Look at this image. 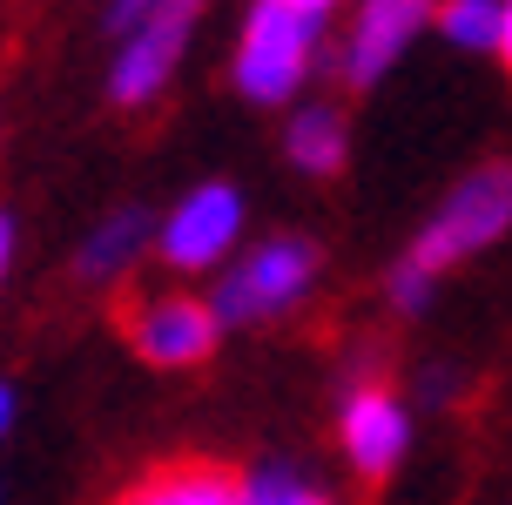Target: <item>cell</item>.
I'll return each mask as SVG.
<instances>
[{
    "label": "cell",
    "mask_w": 512,
    "mask_h": 505,
    "mask_svg": "<svg viewBox=\"0 0 512 505\" xmlns=\"http://www.w3.org/2000/svg\"><path fill=\"white\" fill-rule=\"evenodd\" d=\"M425 14H432V0H364L358 34L344 41V81H351V88H371V81L398 61V48L418 34Z\"/></svg>",
    "instance_id": "7"
},
{
    "label": "cell",
    "mask_w": 512,
    "mask_h": 505,
    "mask_svg": "<svg viewBox=\"0 0 512 505\" xmlns=\"http://www.w3.org/2000/svg\"><path fill=\"white\" fill-rule=\"evenodd\" d=\"M7 256H14V223L0 216V277H7Z\"/></svg>",
    "instance_id": "17"
},
{
    "label": "cell",
    "mask_w": 512,
    "mask_h": 505,
    "mask_svg": "<svg viewBox=\"0 0 512 505\" xmlns=\"http://www.w3.org/2000/svg\"><path fill=\"white\" fill-rule=\"evenodd\" d=\"M236 229H243L236 189L209 182V189H196V196H182L176 216L162 223V256H169L176 270H209V263L236 243Z\"/></svg>",
    "instance_id": "6"
},
{
    "label": "cell",
    "mask_w": 512,
    "mask_h": 505,
    "mask_svg": "<svg viewBox=\"0 0 512 505\" xmlns=\"http://www.w3.org/2000/svg\"><path fill=\"white\" fill-rule=\"evenodd\" d=\"M425 297H432V277H425V270H411V263H398V277H391V303H398V310H418Z\"/></svg>",
    "instance_id": "15"
},
{
    "label": "cell",
    "mask_w": 512,
    "mask_h": 505,
    "mask_svg": "<svg viewBox=\"0 0 512 505\" xmlns=\"http://www.w3.org/2000/svg\"><path fill=\"white\" fill-rule=\"evenodd\" d=\"M142 236H149V216L142 209H115L88 243H81V277H122L135 250H142Z\"/></svg>",
    "instance_id": "11"
},
{
    "label": "cell",
    "mask_w": 512,
    "mask_h": 505,
    "mask_svg": "<svg viewBox=\"0 0 512 505\" xmlns=\"http://www.w3.org/2000/svg\"><path fill=\"white\" fill-rule=\"evenodd\" d=\"M189 21H196V7H162L155 21H142L122 41V61H115V75H108V95L122 101V108H142V101L162 95V81L176 75V61H182Z\"/></svg>",
    "instance_id": "5"
},
{
    "label": "cell",
    "mask_w": 512,
    "mask_h": 505,
    "mask_svg": "<svg viewBox=\"0 0 512 505\" xmlns=\"http://www.w3.org/2000/svg\"><path fill=\"white\" fill-rule=\"evenodd\" d=\"M162 7H203V0H115V7H108V27L128 41V34H135L142 21H155Z\"/></svg>",
    "instance_id": "14"
},
{
    "label": "cell",
    "mask_w": 512,
    "mask_h": 505,
    "mask_svg": "<svg viewBox=\"0 0 512 505\" xmlns=\"http://www.w3.org/2000/svg\"><path fill=\"white\" fill-rule=\"evenodd\" d=\"M317 41H324V21L263 0L250 14V27H243V48H236V88L250 101H290V88L317 61Z\"/></svg>",
    "instance_id": "2"
},
{
    "label": "cell",
    "mask_w": 512,
    "mask_h": 505,
    "mask_svg": "<svg viewBox=\"0 0 512 505\" xmlns=\"http://www.w3.org/2000/svg\"><path fill=\"white\" fill-rule=\"evenodd\" d=\"M506 223H512V169L492 162V169L465 176L452 196L438 202V216L425 223V236H418V250H411L405 263L425 270V277H438L445 263H459V256L486 250L492 236H506Z\"/></svg>",
    "instance_id": "1"
},
{
    "label": "cell",
    "mask_w": 512,
    "mask_h": 505,
    "mask_svg": "<svg viewBox=\"0 0 512 505\" xmlns=\"http://www.w3.org/2000/svg\"><path fill=\"white\" fill-rule=\"evenodd\" d=\"M277 7H290V14H310V21H324L337 0H277Z\"/></svg>",
    "instance_id": "16"
},
{
    "label": "cell",
    "mask_w": 512,
    "mask_h": 505,
    "mask_svg": "<svg viewBox=\"0 0 512 505\" xmlns=\"http://www.w3.org/2000/svg\"><path fill=\"white\" fill-rule=\"evenodd\" d=\"M317 277V250L310 243H263L236 263L223 290H216V317L223 324H256V317H277L310 290Z\"/></svg>",
    "instance_id": "4"
},
{
    "label": "cell",
    "mask_w": 512,
    "mask_h": 505,
    "mask_svg": "<svg viewBox=\"0 0 512 505\" xmlns=\"http://www.w3.org/2000/svg\"><path fill=\"white\" fill-rule=\"evenodd\" d=\"M283 149H290V162L310 169V176H337V169H344V115H337V108H304V115H290Z\"/></svg>",
    "instance_id": "10"
},
{
    "label": "cell",
    "mask_w": 512,
    "mask_h": 505,
    "mask_svg": "<svg viewBox=\"0 0 512 505\" xmlns=\"http://www.w3.org/2000/svg\"><path fill=\"white\" fill-rule=\"evenodd\" d=\"M243 505H331L324 492H310L297 472H283V465H263L243 479Z\"/></svg>",
    "instance_id": "13"
},
{
    "label": "cell",
    "mask_w": 512,
    "mask_h": 505,
    "mask_svg": "<svg viewBox=\"0 0 512 505\" xmlns=\"http://www.w3.org/2000/svg\"><path fill=\"white\" fill-rule=\"evenodd\" d=\"M128 505H243V479L209 458H176V465H155L128 492Z\"/></svg>",
    "instance_id": "9"
},
{
    "label": "cell",
    "mask_w": 512,
    "mask_h": 505,
    "mask_svg": "<svg viewBox=\"0 0 512 505\" xmlns=\"http://www.w3.org/2000/svg\"><path fill=\"white\" fill-rule=\"evenodd\" d=\"M122 330H128V344L149 357V364H162V371H189V364H203V357L216 351L223 317H216V303L169 290V297L122 303Z\"/></svg>",
    "instance_id": "3"
},
{
    "label": "cell",
    "mask_w": 512,
    "mask_h": 505,
    "mask_svg": "<svg viewBox=\"0 0 512 505\" xmlns=\"http://www.w3.org/2000/svg\"><path fill=\"white\" fill-rule=\"evenodd\" d=\"M499 54H506V68H512V0H506V34H499Z\"/></svg>",
    "instance_id": "19"
},
{
    "label": "cell",
    "mask_w": 512,
    "mask_h": 505,
    "mask_svg": "<svg viewBox=\"0 0 512 505\" xmlns=\"http://www.w3.org/2000/svg\"><path fill=\"white\" fill-rule=\"evenodd\" d=\"M405 404L391 398L384 384H364V391H351L344 398V452H351V465H358L364 479H384L391 465H398V452H405Z\"/></svg>",
    "instance_id": "8"
},
{
    "label": "cell",
    "mask_w": 512,
    "mask_h": 505,
    "mask_svg": "<svg viewBox=\"0 0 512 505\" xmlns=\"http://www.w3.org/2000/svg\"><path fill=\"white\" fill-rule=\"evenodd\" d=\"M438 27H445L459 48H499V34H506V0H445V7H438Z\"/></svg>",
    "instance_id": "12"
},
{
    "label": "cell",
    "mask_w": 512,
    "mask_h": 505,
    "mask_svg": "<svg viewBox=\"0 0 512 505\" xmlns=\"http://www.w3.org/2000/svg\"><path fill=\"white\" fill-rule=\"evenodd\" d=\"M7 425H14V391L0 384V438H7Z\"/></svg>",
    "instance_id": "18"
}]
</instances>
